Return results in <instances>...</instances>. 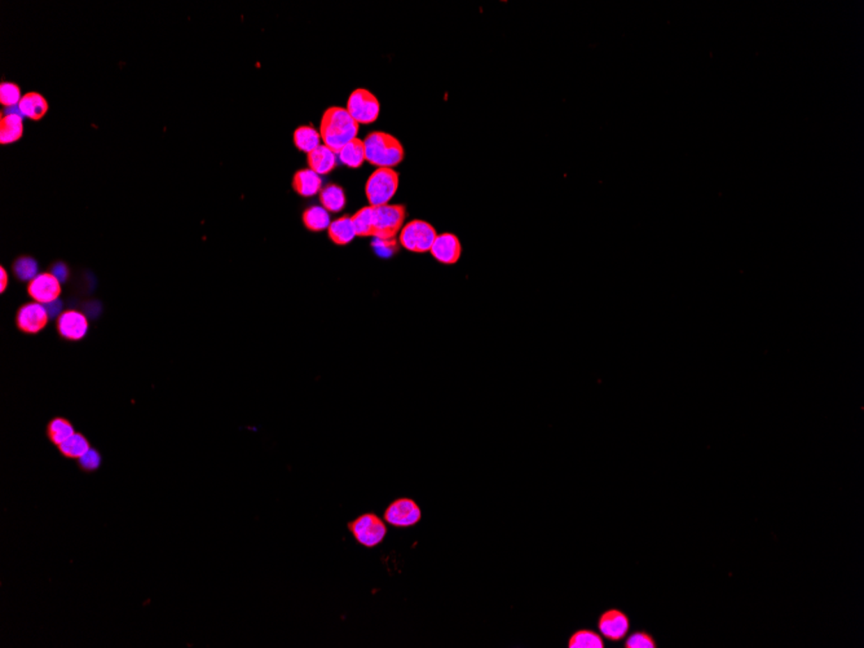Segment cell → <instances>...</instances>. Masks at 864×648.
<instances>
[{"instance_id": "6da1fadb", "label": "cell", "mask_w": 864, "mask_h": 648, "mask_svg": "<svg viewBox=\"0 0 864 648\" xmlns=\"http://www.w3.org/2000/svg\"><path fill=\"white\" fill-rule=\"evenodd\" d=\"M359 123L349 116L346 108L330 106L325 110L320 125V135L324 145L339 153L343 146L357 137Z\"/></svg>"}, {"instance_id": "7a4b0ae2", "label": "cell", "mask_w": 864, "mask_h": 648, "mask_svg": "<svg viewBox=\"0 0 864 648\" xmlns=\"http://www.w3.org/2000/svg\"><path fill=\"white\" fill-rule=\"evenodd\" d=\"M365 161L370 165L393 168L405 157L400 140L387 132L374 131L365 137Z\"/></svg>"}, {"instance_id": "3957f363", "label": "cell", "mask_w": 864, "mask_h": 648, "mask_svg": "<svg viewBox=\"0 0 864 648\" xmlns=\"http://www.w3.org/2000/svg\"><path fill=\"white\" fill-rule=\"evenodd\" d=\"M400 175L393 168L379 167L369 176L365 185V194L369 206H383L390 203L399 189Z\"/></svg>"}, {"instance_id": "277c9868", "label": "cell", "mask_w": 864, "mask_h": 648, "mask_svg": "<svg viewBox=\"0 0 864 648\" xmlns=\"http://www.w3.org/2000/svg\"><path fill=\"white\" fill-rule=\"evenodd\" d=\"M407 218L404 205L373 206V233L379 241H392L400 233Z\"/></svg>"}, {"instance_id": "5b68a950", "label": "cell", "mask_w": 864, "mask_h": 648, "mask_svg": "<svg viewBox=\"0 0 864 648\" xmlns=\"http://www.w3.org/2000/svg\"><path fill=\"white\" fill-rule=\"evenodd\" d=\"M437 237V229L426 220H411L407 223L399 233V242L405 250L423 254L430 253Z\"/></svg>"}, {"instance_id": "8992f818", "label": "cell", "mask_w": 864, "mask_h": 648, "mask_svg": "<svg viewBox=\"0 0 864 648\" xmlns=\"http://www.w3.org/2000/svg\"><path fill=\"white\" fill-rule=\"evenodd\" d=\"M348 530H351L356 541L365 548L381 545L387 535L386 523L373 512L360 515L355 521H349Z\"/></svg>"}, {"instance_id": "52a82bcc", "label": "cell", "mask_w": 864, "mask_h": 648, "mask_svg": "<svg viewBox=\"0 0 864 648\" xmlns=\"http://www.w3.org/2000/svg\"><path fill=\"white\" fill-rule=\"evenodd\" d=\"M346 109L359 125H370L379 117L381 102L369 90L357 88L349 95Z\"/></svg>"}, {"instance_id": "ba28073f", "label": "cell", "mask_w": 864, "mask_h": 648, "mask_svg": "<svg viewBox=\"0 0 864 648\" xmlns=\"http://www.w3.org/2000/svg\"><path fill=\"white\" fill-rule=\"evenodd\" d=\"M422 519V510L418 503L411 498H398L387 506L383 521L396 528H409L418 524Z\"/></svg>"}, {"instance_id": "9c48e42d", "label": "cell", "mask_w": 864, "mask_h": 648, "mask_svg": "<svg viewBox=\"0 0 864 648\" xmlns=\"http://www.w3.org/2000/svg\"><path fill=\"white\" fill-rule=\"evenodd\" d=\"M598 630L603 638L610 642H620L627 638L630 630L628 615L619 608H608L602 612L598 619Z\"/></svg>"}, {"instance_id": "30bf717a", "label": "cell", "mask_w": 864, "mask_h": 648, "mask_svg": "<svg viewBox=\"0 0 864 648\" xmlns=\"http://www.w3.org/2000/svg\"><path fill=\"white\" fill-rule=\"evenodd\" d=\"M430 253L441 264H455L462 255V245L455 235L446 232L437 235Z\"/></svg>"}, {"instance_id": "8fae6325", "label": "cell", "mask_w": 864, "mask_h": 648, "mask_svg": "<svg viewBox=\"0 0 864 648\" xmlns=\"http://www.w3.org/2000/svg\"><path fill=\"white\" fill-rule=\"evenodd\" d=\"M48 319L49 317H48L45 304L33 301L19 308V313H17V325L19 329L28 334H37L46 326Z\"/></svg>"}, {"instance_id": "7c38bea8", "label": "cell", "mask_w": 864, "mask_h": 648, "mask_svg": "<svg viewBox=\"0 0 864 648\" xmlns=\"http://www.w3.org/2000/svg\"><path fill=\"white\" fill-rule=\"evenodd\" d=\"M29 294L40 304L58 299L61 294V283L52 274H39L29 283Z\"/></svg>"}, {"instance_id": "4fadbf2b", "label": "cell", "mask_w": 864, "mask_h": 648, "mask_svg": "<svg viewBox=\"0 0 864 648\" xmlns=\"http://www.w3.org/2000/svg\"><path fill=\"white\" fill-rule=\"evenodd\" d=\"M57 329L64 338L79 340L88 331V321L81 312L68 310L57 319Z\"/></svg>"}, {"instance_id": "5bb4252c", "label": "cell", "mask_w": 864, "mask_h": 648, "mask_svg": "<svg viewBox=\"0 0 864 648\" xmlns=\"http://www.w3.org/2000/svg\"><path fill=\"white\" fill-rule=\"evenodd\" d=\"M292 188L301 197H313L321 192L322 179L311 168H303L294 175Z\"/></svg>"}, {"instance_id": "9a60e30c", "label": "cell", "mask_w": 864, "mask_h": 648, "mask_svg": "<svg viewBox=\"0 0 864 648\" xmlns=\"http://www.w3.org/2000/svg\"><path fill=\"white\" fill-rule=\"evenodd\" d=\"M307 164L316 174L327 175L337 166V153L327 145H320L307 155Z\"/></svg>"}, {"instance_id": "2e32d148", "label": "cell", "mask_w": 864, "mask_h": 648, "mask_svg": "<svg viewBox=\"0 0 864 648\" xmlns=\"http://www.w3.org/2000/svg\"><path fill=\"white\" fill-rule=\"evenodd\" d=\"M328 236L331 242L339 246H345L352 242V239L356 237V233L351 216L345 215L331 221L328 228Z\"/></svg>"}, {"instance_id": "e0dca14e", "label": "cell", "mask_w": 864, "mask_h": 648, "mask_svg": "<svg viewBox=\"0 0 864 648\" xmlns=\"http://www.w3.org/2000/svg\"><path fill=\"white\" fill-rule=\"evenodd\" d=\"M321 206L329 212H339L346 206V194L342 187L337 184H329L320 192Z\"/></svg>"}, {"instance_id": "ac0fdd59", "label": "cell", "mask_w": 864, "mask_h": 648, "mask_svg": "<svg viewBox=\"0 0 864 648\" xmlns=\"http://www.w3.org/2000/svg\"><path fill=\"white\" fill-rule=\"evenodd\" d=\"M19 106L22 116L31 119L42 118L48 110L46 99L37 92H30L22 96Z\"/></svg>"}, {"instance_id": "d6986e66", "label": "cell", "mask_w": 864, "mask_h": 648, "mask_svg": "<svg viewBox=\"0 0 864 648\" xmlns=\"http://www.w3.org/2000/svg\"><path fill=\"white\" fill-rule=\"evenodd\" d=\"M339 159L343 165L359 168L365 162V144L361 139H354L339 150Z\"/></svg>"}, {"instance_id": "ffe728a7", "label": "cell", "mask_w": 864, "mask_h": 648, "mask_svg": "<svg viewBox=\"0 0 864 648\" xmlns=\"http://www.w3.org/2000/svg\"><path fill=\"white\" fill-rule=\"evenodd\" d=\"M24 132V125H22V117L17 114H8L1 117L0 120V143L1 144H10L17 141L19 137L22 136Z\"/></svg>"}, {"instance_id": "44dd1931", "label": "cell", "mask_w": 864, "mask_h": 648, "mask_svg": "<svg viewBox=\"0 0 864 648\" xmlns=\"http://www.w3.org/2000/svg\"><path fill=\"white\" fill-rule=\"evenodd\" d=\"M75 434L73 423L64 417H55L47 425V436L52 444L60 445Z\"/></svg>"}, {"instance_id": "7402d4cb", "label": "cell", "mask_w": 864, "mask_h": 648, "mask_svg": "<svg viewBox=\"0 0 864 648\" xmlns=\"http://www.w3.org/2000/svg\"><path fill=\"white\" fill-rule=\"evenodd\" d=\"M321 143L319 131L312 126H301L294 131V145L304 153H311Z\"/></svg>"}, {"instance_id": "603a6c76", "label": "cell", "mask_w": 864, "mask_h": 648, "mask_svg": "<svg viewBox=\"0 0 864 648\" xmlns=\"http://www.w3.org/2000/svg\"><path fill=\"white\" fill-rule=\"evenodd\" d=\"M303 224L311 232H322L329 228L331 220L329 211L322 206H312L303 212Z\"/></svg>"}, {"instance_id": "cb8c5ba5", "label": "cell", "mask_w": 864, "mask_h": 648, "mask_svg": "<svg viewBox=\"0 0 864 648\" xmlns=\"http://www.w3.org/2000/svg\"><path fill=\"white\" fill-rule=\"evenodd\" d=\"M601 633L592 629L576 630L568 639V648H604Z\"/></svg>"}, {"instance_id": "d4e9b609", "label": "cell", "mask_w": 864, "mask_h": 648, "mask_svg": "<svg viewBox=\"0 0 864 648\" xmlns=\"http://www.w3.org/2000/svg\"><path fill=\"white\" fill-rule=\"evenodd\" d=\"M60 453L68 459H79L91 448L88 438L82 434H74L63 444L58 445Z\"/></svg>"}, {"instance_id": "484cf974", "label": "cell", "mask_w": 864, "mask_h": 648, "mask_svg": "<svg viewBox=\"0 0 864 648\" xmlns=\"http://www.w3.org/2000/svg\"><path fill=\"white\" fill-rule=\"evenodd\" d=\"M356 236L370 237L373 233V206H366L351 216Z\"/></svg>"}, {"instance_id": "4316f807", "label": "cell", "mask_w": 864, "mask_h": 648, "mask_svg": "<svg viewBox=\"0 0 864 648\" xmlns=\"http://www.w3.org/2000/svg\"><path fill=\"white\" fill-rule=\"evenodd\" d=\"M13 271H15V274L19 277L21 281H29L30 283L39 274V267H38L36 259H33L30 256H22V258H19L15 262Z\"/></svg>"}, {"instance_id": "83f0119b", "label": "cell", "mask_w": 864, "mask_h": 648, "mask_svg": "<svg viewBox=\"0 0 864 648\" xmlns=\"http://www.w3.org/2000/svg\"><path fill=\"white\" fill-rule=\"evenodd\" d=\"M625 648H657V642L654 638L652 634L647 633L645 630H637L631 634H629L625 643Z\"/></svg>"}, {"instance_id": "f1b7e54d", "label": "cell", "mask_w": 864, "mask_h": 648, "mask_svg": "<svg viewBox=\"0 0 864 648\" xmlns=\"http://www.w3.org/2000/svg\"><path fill=\"white\" fill-rule=\"evenodd\" d=\"M77 461H78V466H79V468L82 470L83 473L91 474V473H95V471H97L100 468L101 464H102V457H101L100 452L97 449L90 448Z\"/></svg>"}, {"instance_id": "f546056e", "label": "cell", "mask_w": 864, "mask_h": 648, "mask_svg": "<svg viewBox=\"0 0 864 648\" xmlns=\"http://www.w3.org/2000/svg\"><path fill=\"white\" fill-rule=\"evenodd\" d=\"M22 99L21 91L17 84L10 82H4L0 84V102L4 106H16L19 105V101Z\"/></svg>"}, {"instance_id": "4dcf8cb0", "label": "cell", "mask_w": 864, "mask_h": 648, "mask_svg": "<svg viewBox=\"0 0 864 648\" xmlns=\"http://www.w3.org/2000/svg\"><path fill=\"white\" fill-rule=\"evenodd\" d=\"M45 307H46L47 313H48L49 319H56V317L58 319L64 313L63 312V301H60V299L49 301V303L45 304Z\"/></svg>"}, {"instance_id": "1f68e13d", "label": "cell", "mask_w": 864, "mask_h": 648, "mask_svg": "<svg viewBox=\"0 0 864 648\" xmlns=\"http://www.w3.org/2000/svg\"><path fill=\"white\" fill-rule=\"evenodd\" d=\"M51 274H54L60 283H65L68 276H69V269H68V267L64 263H57V264L52 267Z\"/></svg>"}, {"instance_id": "d6a6232c", "label": "cell", "mask_w": 864, "mask_h": 648, "mask_svg": "<svg viewBox=\"0 0 864 648\" xmlns=\"http://www.w3.org/2000/svg\"><path fill=\"white\" fill-rule=\"evenodd\" d=\"M0 283H1L0 292H4L6 287H7V285H8V274L6 272V269H4V268H1V269H0Z\"/></svg>"}, {"instance_id": "836d02e7", "label": "cell", "mask_w": 864, "mask_h": 648, "mask_svg": "<svg viewBox=\"0 0 864 648\" xmlns=\"http://www.w3.org/2000/svg\"><path fill=\"white\" fill-rule=\"evenodd\" d=\"M8 114H17V116H21V117H24V116H22V113H21V110H19V105H16V106H8V108H6V109H4V116H8Z\"/></svg>"}]
</instances>
